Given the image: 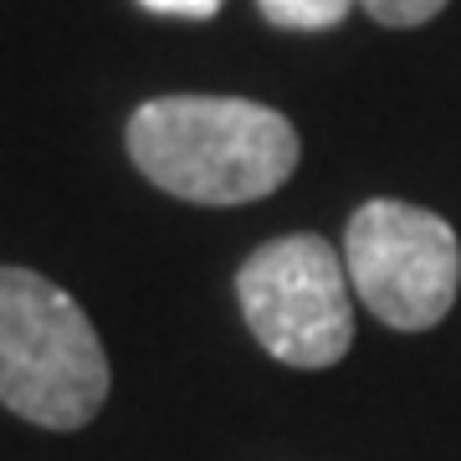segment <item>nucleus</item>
Segmentation results:
<instances>
[{
	"label": "nucleus",
	"instance_id": "nucleus-1",
	"mask_svg": "<svg viewBox=\"0 0 461 461\" xmlns=\"http://www.w3.org/2000/svg\"><path fill=\"white\" fill-rule=\"evenodd\" d=\"M297 129L251 98L175 93L133 108L129 159L149 185L195 205H251L293 180Z\"/></svg>",
	"mask_w": 461,
	"mask_h": 461
},
{
	"label": "nucleus",
	"instance_id": "nucleus-2",
	"mask_svg": "<svg viewBox=\"0 0 461 461\" xmlns=\"http://www.w3.org/2000/svg\"><path fill=\"white\" fill-rule=\"evenodd\" d=\"M108 400V354L57 282L0 267V405L47 430H77Z\"/></svg>",
	"mask_w": 461,
	"mask_h": 461
},
{
	"label": "nucleus",
	"instance_id": "nucleus-3",
	"mask_svg": "<svg viewBox=\"0 0 461 461\" xmlns=\"http://www.w3.org/2000/svg\"><path fill=\"white\" fill-rule=\"evenodd\" d=\"M236 303L257 344L293 369H333L354 344V287L323 236H277L236 272Z\"/></svg>",
	"mask_w": 461,
	"mask_h": 461
},
{
	"label": "nucleus",
	"instance_id": "nucleus-4",
	"mask_svg": "<svg viewBox=\"0 0 461 461\" xmlns=\"http://www.w3.org/2000/svg\"><path fill=\"white\" fill-rule=\"evenodd\" d=\"M344 272L359 303L395 333L436 329L461 287L451 221L411 200H364L344 230Z\"/></svg>",
	"mask_w": 461,
	"mask_h": 461
},
{
	"label": "nucleus",
	"instance_id": "nucleus-5",
	"mask_svg": "<svg viewBox=\"0 0 461 461\" xmlns=\"http://www.w3.org/2000/svg\"><path fill=\"white\" fill-rule=\"evenodd\" d=\"M354 5L359 0H257V11L282 32H333L348 21Z\"/></svg>",
	"mask_w": 461,
	"mask_h": 461
},
{
	"label": "nucleus",
	"instance_id": "nucleus-6",
	"mask_svg": "<svg viewBox=\"0 0 461 461\" xmlns=\"http://www.w3.org/2000/svg\"><path fill=\"white\" fill-rule=\"evenodd\" d=\"M364 11L379 21V26H395V32H411V26H426L451 5V0H359Z\"/></svg>",
	"mask_w": 461,
	"mask_h": 461
},
{
	"label": "nucleus",
	"instance_id": "nucleus-7",
	"mask_svg": "<svg viewBox=\"0 0 461 461\" xmlns=\"http://www.w3.org/2000/svg\"><path fill=\"white\" fill-rule=\"evenodd\" d=\"M144 11H154V16H180V21H211L226 0H139Z\"/></svg>",
	"mask_w": 461,
	"mask_h": 461
}]
</instances>
